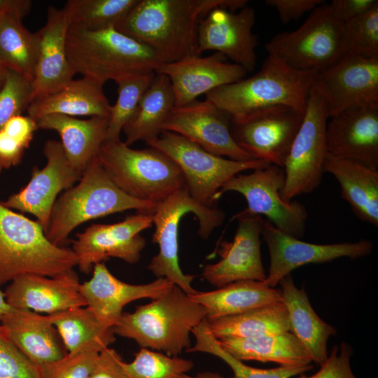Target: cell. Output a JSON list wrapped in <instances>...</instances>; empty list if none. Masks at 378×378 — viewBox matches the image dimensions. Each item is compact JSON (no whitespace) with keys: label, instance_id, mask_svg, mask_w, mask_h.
Listing matches in <instances>:
<instances>
[{"label":"cell","instance_id":"obj_1","mask_svg":"<svg viewBox=\"0 0 378 378\" xmlns=\"http://www.w3.org/2000/svg\"><path fill=\"white\" fill-rule=\"evenodd\" d=\"M247 0H139L115 29L146 44L161 62L200 56L198 27L213 9L235 11Z\"/></svg>","mask_w":378,"mask_h":378},{"label":"cell","instance_id":"obj_2","mask_svg":"<svg viewBox=\"0 0 378 378\" xmlns=\"http://www.w3.org/2000/svg\"><path fill=\"white\" fill-rule=\"evenodd\" d=\"M316 74L295 69L268 54L256 74L216 88L205 94L206 99L225 113L231 123L279 106L304 111Z\"/></svg>","mask_w":378,"mask_h":378},{"label":"cell","instance_id":"obj_3","mask_svg":"<svg viewBox=\"0 0 378 378\" xmlns=\"http://www.w3.org/2000/svg\"><path fill=\"white\" fill-rule=\"evenodd\" d=\"M68 60L76 74L101 85L108 80L152 74L162 64L146 44L111 27L90 31L69 28Z\"/></svg>","mask_w":378,"mask_h":378},{"label":"cell","instance_id":"obj_4","mask_svg":"<svg viewBox=\"0 0 378 378\" xmlns=\"http://www.w3.org/2000/svg\"><path fill=\"white\" fill-rule=\"evenodd\" d=\"M206 318L205 309L174 285L150 303L123 312L113 331L141 348L178 356L191 346L190 333Z\"/></svg>","mask_w":378,"mask_h":378},{"label":"cell","instance_id":"obj_5","mask_svg":"<svg viewBox=\"0 0 378 378\" xmlns=\"http://www.w3.org/2000/svg\"><path fill=\"white\" fill-rule=\"evenodd\" d=\"M156 206L121 190L97 158L88 164L76 185L56 200L45 234L52 244L62 246L71 232L85 222L130 209L153 214Z\"/></svg>","mask_w":378,"mask_h":378},{"label":"cell","instance_id":"obj_6","mask_svg":"<svg viewBox=\"0 0 378 378\" xmlns=\"http://www.w3.org/2000/svg\"><path fill=\"white\" fill-rule=\"evenodd\" d=\"M77 264L71 248L55 245L37 221L0 202V286L26 274L57 276Z\"/></svg>","mask_w":378,"mask_h":378},{"label":"cell","instance_id":"obj_7","mask_svg":"<svg viewBox=\"0 0 378 378\" xmlns=\"http://www.w3.org/2000/svg\"><path fill=\"white\" fill-rule=\"evenodd\" d=\"M97 159L121 190L139 200L158 204L185 186L176 164L153 147L133 149L120 139L105 141Z\"/></svg>","mask_w":378,"mask_h":378},{"label":"cell","instance_id":"obj_8","mask_svg":"<svg viewBox=\"0 0 378 378\" xmlns=\"http://www.w3.org/2000/svg\"><path fill=\"white\" fill-rule=\"evenodd\" d=\"M192 213L199 223L198 234L206 239L222 225L224 211L218 208L205 206L190 195L184 186L167 199L158 203L153 214L155 226L152 241L159 251L150 260L148 268L157 278H166L188 295L195 294L191 284L195 276L186 274L179 265L178 225L184 215Z\"/></svg>","mask_w":378,"mask_h":378},{"label":"cell","instance_id":"obj_9","mask_svg":"<svg viewBox=\"0 0 378 378\" xmlns=\"http://www.w3.org/2000/svg\"><path fill=\"white\" fill-rule=\"evenodd\" d=\"M265 47L269 55L295 69L321 72L346 53L344 23L323 2L300 27L275 35Z\"/></svg>","mask_w":378,"mask_h":378},{"label":"cell","instance_id":"obj_10","mask_svg":"<svg viewBox=\"0 0 378 378\" xmlns=\"http://www.w3.org/2000/svg\"><path fill=\"white\" fill-rule=\"evenodd\" d=\"M146 144L162 152L176 164L190 195L207 207L217 206V193L232 176L270 164L259 160L236 161L218 156L178 134L165 130Z\"/></svg>","mask_w":378,"mask_h":378},{"label":"cell","instance_id":"obj_11","mask_svg":"<svg viewBox=\"0 0 378 378\" xmlns=\"http://www.w3.org/2000/svg\"><path fill=\"white\" fill-rule=\"evenodd\" d=\"M328 118L326 102L312 85L302 122L283 168V200L289 202L298 195L312 192L320 185L328 155L326 130Z\"/></svg>","mask_w":378,"mask_h":378},{"label":"cell","instance_id":"obj_12","mask_svg":"<svg viewBox=\"0 0 378 378\" xmlns=\"http://www.w3.org/2000/svg\"><path fill=\"white\" fill-rule=\"evenodd\" d=\"M284 183V169L270 164L250 174L232 176L218 191L216 200L226 192H237L245 198L249 212L265 216L279 230L300 239L306 230L308 214L302 203L282 200Z\"/></svg>","mask_w":378,"mask_h":378},{"label":"cell","instance_id":"obj_13","mask_svg":"<svg viewBox=\"0 0 378 378\" xmlns=\"http://www.w3.org/2000/svg\"><path fill=\"white\" fill-rule=\"evenodd\" d=\"M153 214L137 212L112 224H92L76 234L72 250L80 272L89 274L94 265L117 258L130 264L136 263L146 246L141 232L151 227Z\"/></svg>","mask_w":378,"mask_h":378},{"label":"cell","instance_id":"obj_14","mask_svg":"<svg viewBox=\"0 0 378 378\" xmlns=\"http://www.w3.org/2000/svg\"><path fill=\"white\" fill-rule=\"evenodd\" d=\"M304 111L279 106L262 110L239 123H231L237 144L255 160L284 168Z\"/></svg>","mask_w":378,"mask_h":378},{"label":"cell","instance_id":"obj_15","mask_svg":"<svg viewBox=\"0 0 378 378\" xmlns=\"http://www.w3.org/2000/svg\"><path fill=\"white\" fill-rule=\"evenodd\" d=\"M313 86L325 99L329 118L351 108L378 106V57L345 54L316 73Z\"/></svg>","mask_w":378,"mask_h":378},{"label":"cell","instance_id":"obj_16","mask_svg":"<svg viewBox=\"0 0 378 378\" xmlns=\"http://www.w3.org/2000/svg\"><path fill=\"white\" fill-rule=\"evenodd\" d=\"M262 237L270 253L269 273L264 283L274 288L295 269L307 264H320L340 258L356 259L368 255L373 244L368 239L356 242L318 244L302 241L264 220Z\"/></svg>","mask_w":378,"mask_h":378},{"label":"cell","instance_id":"obj_17","mask_svg":"<svg viewBox=\"0 0 378 378\" xmlns=\"http://www.w3.org/2000/svg\"><path fill=\"white\" fill-rule=\"evenodd\" d=\"M45 167H34L28 183L1 203L10 209L34 215L44 232L59 193L68 190L82 176L69 162L61 142L48 140L43 147Z\"/></svg>","mask_w":378,"mask_h":378},{"label":"cell","instance_id":"obj_18","mask_svg":"<svg viewBox=\"0 0 378 378\" xmlns=\"http://www.w3.org/2000/svg\"><path fill=\"white\" fill-rule=\"evenodd\" d=\"M235 218L237 227L233 240L222 241L218 249L220 260L206 265L202 270L204 279L217 288L241 280L263 281L267 278L260 254L265 220L246 209Z\"/></svg>","mask_w":378,"mask_h":378},{"label":"cell","instance_id":"obj_19","mask_svg":"<svg viewBox=\"0 0 378 378\" xmlns=\"http://www.w3.org/2000/svg\"><path fill=\"white\" fill-rule=\"evenodd\" d=\"M230 127V119L225 113L206 99H196L174 107L163 130L178 134L218 156L236 161L254 160L237 144Z\"/></svg>","mask_w":378,"mask_h":378},{"label":"cell","instance_id":"obj_20","mask_svg":"<svg viewBox=\"0 0 378 378\" xmlns=\"http://www.w3.org/2000/svg\"><path fill=\"white\" fill-rule=\"evenodd\" d=\"M255 10L244 6L239 11L218 7L202 18L198 27L200 54L214 50L232 63L252 71L256 64L258 37L253 32Z\"/></svg>","mask_w":378,"mask_h":378},{"label":"cell","instance_id":"obj_21","mask_svg":"<svg viewBox=\"0 0 378 378\" xmlns=\"http://www.w3.org/2000/svg\"><path fill=\"white\" fill-rule=\"evenodd\" d=\"M328 154L378 170V106L344 110L328 120Z\"/></svg>","mask_w":378,"mask_h":378},{"label":"cell","instance_id":"obj_22","mask_svg":"<svg viewBox=\"0 0 378 378\" xmlns=\"http://www.w3.org/2000/svg\"><path fill=\"white\" fill-rule=\"evenodd\" d=\"M174 285L166 278L145 284H128L113 275L102 262L94 265L91 279L80 284V292L99 321L113 328L126 304L142 298L155 299Z\"/></svg>","mask_w":378,"mask_h":378},{"label":"cell","instance_id":"obj_23","mask_svg":"<svg viewBox=\"0 0 378 378\" xmlns=\"http://www.w3.org/2000/svg\"><path fill=\"white\" fill-rule=\"evenodd\" d=\"M168 77L174 92L175 107L188 104L202 94L245 78L241 66L227 62L222 54L192 56L163 63L156 71Z\"/></svg>","mask_w":378,"mask_h":378},{"label":"cell","instance_id":"obj_24","mask_svg":"<svg viewBox=\"0 0 378 378\" xmlns=\"http://www.w3.org/2000/svg\"><path fill=\"white\" fill-rule=\"evenodd\" d=\"M80 285L74 270L54 277L26 274L10 281L4 293L12 308L49 315L87 306Z\"/></svg>","mask_w":378,"mask_h":378},{"label":"cell","instance_id":"obj_25","mask_svg":"<svg viewBox=\"0 0 378 378\" xmlns=\"http://www.w3.org/2000/svg\"><path fill=\"white\" fill-rule=\"evenodd\" d=\"M68 29L63 10L48 7L46 22L36 33L38 50L32 83L34 100L55 93L74 80L66 48Z\"/></svg>","mask_w":378,"mask_h":378},{"label":"cell","instance_id":"obj_26","mask_svg":"<svg viewBox=\"0 0 378 378\" xmlns=\"http://www.w3.org/2000/svg\"><path fill=\"white\" fill-rule=\"evenodd\" d=\"M0 324L15 346L38 368L68 354L48 315L13 308Z\"/></svg>","mask_w":378,"mask_h":378},{"label":"cell","instance_id":"obj_27","mask_svg":"<svg viewBox=\"0 0 378 378\" xmlns=\"http://www.w3.org/2000/svg\"><path fill=\"white\" fill-rule=\"evenodd\" d=\"M108 118L91 117L87 120L60 114H50L38 119V128L56 131L71 167L83 174L99 153L106 141Z\"/></svg>","mask_w":378,"mask_h":378},{"label":"cell","instance_id":"obj_28","mask_svg":"<svg viewBox=\"0 0 378 378\" xmlns=\"http://www.w3.org/2000/svg\"><path fill=\"white\" fill-rule=\"evenodd\" d=\"M279 284L281 286L282 302L288 314L290 332L305 347L313 362L322 365L328 356V340L336 334V329L316 314L305 290L296 287L291 274L284 277Z\"/></svg>","mask_w":378,"mask_h":378},{"label":"cell","instance_id":"obj_29","mask_svg":"<svg viewBox=\"0 0 378 378\" xmlns=\"http://www.w3.org/2000/svg\"><path fill=\"white\" fill-rule=\"evenodd\" d=\"M323 172L337 181L342 197L356 216L378 227V170L328 154Z\"/></svg>","mask_w":378,"mask_h":378},{"label":"cell","instance_id":"obj_30","mask_svg":"<svg viewBox=\"0 0 378 378\" xmlns=\"http://www.w3.org/2000/svg\"><path fill=\"white\" fill-rule=\"evenodd\" d=\"M110 107L102 85L83 77L72 80L55 93L34 100L27 111V115L36 122L50 114L108 118Z\"/></svg>","mask_w":378,"mask_h":378},{"label":"cell","instance_id":"obj_31","mask_svg":"<svg viewBox=\"0 0 378 378\" xmlns=\"http://www.w3.org/2000/svg\"><path fill=\"white\" fill-rule=\"evenodd\" d=\"M219 344L237 359L272 362L280 366L304 367L313 362L301 342L290 331L255 337H225Z\"/></svg>","mask_w":378,"mask_h":378},{"label":"cell","instance_id":"obj_32","mask_svg":"<svg viewBox=\"0 0 378 378\" xmlns=\"http://www.w3.org/2000/svg\"><path fill=\"white\" fill-rule=\"evenodd\" d=\"M190 296L205 309L207 319L237 315L282 302L281 289L255 280L237 281L214 290L197 291Z\"/></svg>","mask_w":378,"mask_h":378},{"label":"cell","instance_id":"obj_33","mask_svg":"<svg viewBox=\"0 0 378 378\" xmlns=\"http://www.w3.org/2000/svg\"><path fill=\"white\" fill-rule=\"evenodd\" d=\"M174 107V96L169 79L167 76L155 72L135 114L122 129L126 137L125 143L130 146L138 141L147 143L158 138Z\"/></svg>","mask_w":378,"mask_h":378},{"label":"cell","instance_id":"obj_34","mask_svg":"<svg viewBox=\"0 0 378 378\" xmlns=\"http://www.w3.org/2000/svg\"><path fill=\"white\" fill-rule=\"evenodd\" d=\"M206 321L209 331L216 339L255 337L290 331L288 312L282 302Z\"/></svg>","mask_w":378,"mask_h":378},{"label":"cell","instance_id":"obj_35","mask_svg":"<svg viewBox=\"0 0 378 378\" xmlns=\"http://www.w3.org/2000/svg\"><path fill=\"white\" fill-rule=\"evenodd\" d=\"M48 316L69 354L76 353L92 344L108 347L115 340L113 328L104 326L87 306Z\"/></svg>","mask_w":378,"mask_h":378},{"label":"cell","instance_id":"obj_36","mask_svg":"<svg viewBox=\"0 0 378 378\" xmlns=\"http://www.w3.org/2000/svg\"><path fill=\"white\" fill-rule=\"evenodd\" d=\"M22 18L0 13V61L33 83L38 58V38L22 23Z\"/></svg>","mask_w":378,"mask_h":378},{"label":"cell","instance_id":"obj_37","mask_svg":"<svg viewBox=\"0 0 378 378\" xmlns=\"http://www.w3.org/2000/svg\"><path fill=\"white\" fill-rule=\"evenodd\" d=\"M139 0H69L62 8L69 28L90 31L115 28Z\"/></svg>","mask_w":378,"mask_h":378},{"label":"cell","instance_id":"obj_38","mask_svg":"<svg viewBox=\"0 0 378 378\" xmlns=\"http://www.w3.org/2000/svg\"><path fill=\"white\" fill-rule=\"evenodd\" d=\"M192 334L195 344L186 352H203L218 357L233 372L232 378H291L313 369V365L304 367L279 366L270 369H260L248 366L227 352L219 344L217 339L209 331L206 318L195 328Z\"/></svg>","mask_w":378,"mask_h":378},{"label":"cell","instance_id":"obj_39","mask_svg":"<svg viewBox=\"0 0 378 378\" xmlns=\"http://www.w3.org/2000/svg\"><path fill=\"white\" fill-rule=\"evenodd\" d=\"M154 74L130 77L116 83L118 98L110 107L106 141L120 139V132L135 114Z\"/></svg>","mask_w":378,"mask_h":378},{"label":"cell","instance_id":"obj_40","mask_svg":"<svg viewBox=\"0 0 378 378\" xmlns=\"http://www.w3.org/2000/svg\"><path fill=\"white\" fill-rule=\"evenodd\" d=\"M193 366L190 360L146 348H141L132 362L123 363L128 378H176L186 374Z\"/></svg>","mask_w":378,"mask_h":378},{"label":"cell","instance_id":"obj_41","mask_svg":"<svg viewBox=\"0 0 378 378\" xmlns=\"http://www.w3.org/2000/svg\"><path fill=\"white\" fill-rule=\"evenodd\" d=\"M37 129L27 115H17L6 122L0 130V174L20 162Z\"/></svg>","mask_w":378,"mask_h":378},{"label":"cell","instance_id":"obj_42","mask_svg":"<svg viewBox=\"0 0 378 378\" xmlns=\"http://www.w3.org/2000/svg\"><path fill=\"white\" fill-rule=\"evenodd\" d=\"M346 54L378 57V4L344 23Z\"/></svg>","mask_w":378,"mask_h":378},{"label":"cell","instance_id":"obj_43","mask_svg":"<svg viewBox=\"0 0 378 378\" xmlns=\"http://www.w3.org/2000/svg\"><path fill=\"white\" fill-rule=\"evenodd\" d=\"M34 100L32 82L16 71L7 69L0 90V130L8 120L27 110Z\"/></svg>","mask_w":378,"mask_h":378},{"label":"cell","instance_id":"obj_44","mask_svg":"<svg viewBox=\"0 0 378 378\" xmlns=\"http://www.w3.org/2000/svg\"><path fill=\"white\" fill-rule=\"evenodd\" d=\"M90 345L76 353L39 367L41 378H89L99 352L105 349Z\"/></svg>","mask_w":378,"mask_h":378},{"label":"cell","instance_id":"obj_45","mask_svg":"<svg viewBox=\"0 0 378 378\" xmlns=\"http://www.w3.org/2000/svg\"><path fill=\"white\" fill-rule=\"evenodd\" d=\"M0 378H41L39 368L15 346L1 324Z\"/></svg>","mask_w":378,"mask_h":378},{"label":"cell","instance_id":"obj_46","mask_svg":"<svg viewBox=\"0 0 378 378\" xmlns=\"http://www.w3.org/2000/svg\"><path fill=\"white\" fill-rule=\"evenodd\" d=\"M352 354L351 346L346 342H342L340 347L334 346L330 356L316 373L311 376L302 373L298 378H357L350 366Z\"/></svg>","mask_w":378,"mask_h":378},{"label":"cell","instance_id":"obj_47","mask_svg":"<svg viewBox=\"0 0 378 378\" xmlns=\"http://www.w3.org/2000/svg\"><path fill=\"white\" fill-rule=\"evenodd\" d=\"M123 363L115 349L106 347L99 352L89 378H128Z\"/></svg>","mask_w":378,"mask_h":378},{"label":"cell","instance_id":"obj_48","mask_svg":"<svg viewBox=\"0 0 378 378\" xmlns=\"http://www.w3.org/2000/svg\"><path fill=\"white\" fill-rule=\"evenodd\" d=\"M322 0H267L265 4L274 8L283 24L298 20L323 4Z\"/></svg>","mask_w":378,"mask_h":378},{"label":"cell","instance_id":"obj_49","mask_svg":"<svg viewBox=\"0 0 378 378\" xmlns=\"http://www.w3.org/2000/svg\"><path fill=\"white\" fill-rule=\"evenodd\" d=\"M329 4L333 15L346 23L370 10L378 4L377 0H333Z\"/></svg>","mask_w":378,"mask_h":378},{"label":"cell","instance_id":"obj_50","mask_svg":"<svg viewBox=\"0 0 378 378\" xmlns=\"http://www.w3.org/2000/svg\"><path fill=\"white\" fill-rule=\"evenodd\" d=\"M29 0H0V13L17 15L23 18L29 12Z\"/></svg>","mask_w":378,"mask_h":378},{"label":"cell","instance_id":"obj_51","mask_svg":"<svg viewBox=\"0 0 378 378\" xmlns=\"http://www.w3.org/2000/svg\"><path fill=\"white\" fill-rule=\"evenodd\" d=\"M12 309L6 302L5 293L0 290V322Z\"/></svg>","mask_w":378,"mask_h":378},{"label":"cell","instance_id":"obj_52","mask_svg":"<svg viewBox=\"0 0 378 378\" xmlns=\"http://www.w3.org/2000/svg\"><path fill=\"white\" fill-rule=\"evenodd\" d=\"M176 378H224L220 374L213 372H203L197 374L195 376H190L186 374H182Z\"/></svg>","mask_w":378,"mask_h":378},{"label":"cell","instance_id":"obj_53","mask_svg":"<svg viewBox=\"0 0 378 378\" xmlns=\"http://www.w3.org/2000/svg\"><path fill=\"white\" fill-rule=\"evenodd\" d=\"M7 69H6L0 61V90L4 82L5 75Z\"/></svg>","mask_w":378,"mask_h":378}]
</instances>
